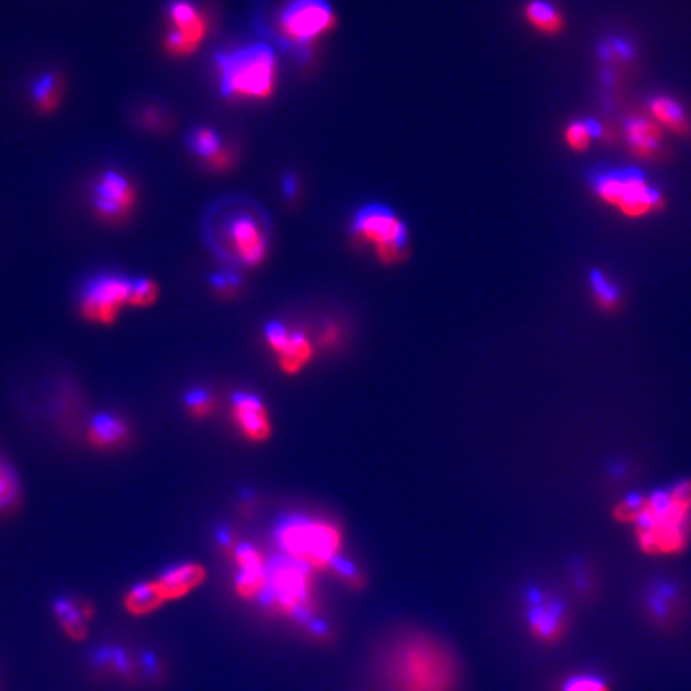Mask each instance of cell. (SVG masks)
I'll return each instance as SVG.
<instances>
[{
	"label": "cell",
	"instance_id": "29",
	"mask_svg": "<svg viewBox=\"0 0 691 691\" xmlns=\"http://www.w3.org/2000/svg\"><path fill=\"white\" fill-rule=\"evenodd\" d=\"M594 133H596V130L592 128L589 122L575 120V122L568 124L567 128H565V143L572 151H588L591 148L592 140H594Z\"/></svg>",
	"mask_w": 691,
	"mask_h": 691
},
{
	"label": "cell",
	"instance_id": "10",
	"mask_svg": "<svg viewBox=\"0 0 691 691\" xmlns=\"http://www.w3.org/2000/svg\"><path fill=\"white\" fill-rule=\"evenodd\" d=\"M223 240L229 255L237 263L255 268L266 258L268 236L252 213L237 212L223 224Z\"/></svg>",
	"mask_w": 691,
	"mask_h": 691
},
{
	"label": "cell",
	"instance_id": "25",
	"mask_svg": "<svg viewBox=\"0 0 691 691\" xmlns=\"http://www.w3.org/2000/svg\"><path fill=\"white\" fill-rule=\"evenodd\" d=\"M21 498L20 480L10 464L0 460V514L12 511Z\"/></svg>",
	"mask_w": 691,
	"mask_h": 691
},
{
	"label": "cell",
	"instance_id": "6",
	"mask_svg": "<svg viewBox=\"0 0 691 691\" xmlns=\"http://www.w3.org/2000/svg\"><path fill=\"white\" fill-rule=\"evenodd\" d=\"M351 231L362 242L375 245L383 263H397L404 256L407 226L386 205L370 204L360 208L352 221Z\"/></svg>",
	"mask_w": 691,
	"mask_h": 691
},
{
	"label": "cell",
	"instance_id": "31",
	"mask_svg": "<svg viewBox=\"0 0 691 691\" xmlns=\"http://www.w3.org/2000/svg\"><path fill=\"white\" fill-rule=\"evenodd\" d=\"M216 402L207 391H192L186 397V408L189 415L196 420H204L215 412Z\"/></svg>",
	"mask_w": 691,
	"mask_h": 691
},
{
	"label": "cell",
	"instance_id": "17",
	"mask_svg": "<svg viewBox=\"0 0 691 691\" xmlns=\"http://www.w3.org/2000/svg\"><path fill=\"white\" fill-rule=\"evenodd\" d=\"M207 580V572L200 564H181L168 568L157 580L165 602L183 599Z\"/></svg>",
	"mask_w": 691,
	"mask_h": 691
},
{
	"label": "cell",
	"instance_id": "13",
	"mask_svg": "<svg viewBox=\"0 0 691 691\" xmlns=\"http://www.w3.org/2000/svg\"><path fill=\"white\" fill-rule=\"evenodd\" d=\"M168 20L173 29L168 32L167 50L173 55L194 53L207 34V21L191 0H173L168 5Z\"/></svg>",
	"mask_w": 691,
	"mask_h": 691
},
{
	"label": "cell",
	"instance_id": "35",
	"mask_svg": "<svg viewBox=\"0 0 691 691\" xmlns=\"http://www.w3.org/2000/svg\"><path fill=\"white\" fill-rule=\"evenodd\" d=\"M284 188L288 196H292L293 192H295L296 189L295 180H292V178H288V180L285 181Z\"/></svg>",
	"mask_w": 691,
	"mask_h": 691
},
{
	"label": "cell",
	"instance_id": "4",
	"mask_svg": "<svg viewBox=\"0 0 691 691\" xmlns=\"http://www.w3.org/2000/svg\"><path fill=\"white\" fill-rule=\"evenodd\" d=\"M221 95L264 98L276 80V56L268 45L256 44L216 55Z\"/></svg>",
	"mask_w": 691,
	"mask_h": 691
},
{
	"label": "cell",
	"instance_id": "23",
	"mask_svg": "<svg viewBox=\"0 0 691 691\" xmlns=\"http://www.w3.org/2000/svg\"><path fill=\"white\" fill-rule=\"evenodd\" d=\"M592 300L604 312H615L621 306L620 287L600 269H592L589 274Z\"/></svg>",
	"mask_w": 691,
	"mask_h": 691
},
{
	"label": "cell",
	"instance_id": "30",
	"mask_svg": "<svg viewBox=\"0 0 691 691\" xmlns=\"http://www.w3.org/2000/svg\"><path fill=\"white\" fill-rule=\"evenodd\" d=\"M160 292L156 282L151 279L132 280V288H130V298H128V306L130 308H149L156 303Z\"/></svg>",
	"mask_w": 691,
	"mask_h": 691
},
{
	"label": "cell",
	"instance_id": "34",
	"mask_svg": "<svg viewBox=\"0 0 691 691\" xmlns=\"http://www.w3.org/2000/svg\"><path fill=\"white\" fill-rule=\"evenodd\" d=\"M79 610H80V615L84 616V620H90V618H93V615H95V610H93L92 605L87 604H80L79 605Z\"/></svg>",
	"mask_w": 691,
	"mask_h": 691
},
{
	"label": "cell",
	"instance_id": "14",
	"mask_svg": "<svg viewBox=\"0 0 691 691\" xmlns=\"http://www.w3.org/2000/svg\"><path fill=\"white\" fill-rule=\"evenodd\" d=\"M232 559L236 562L237 576L234 591L245 602L264 597L268 588L269 562L258 549L250 544H239L232 548Z\"/></svg>",
	"mask_w": 691,
	"mask_h": 691
},
{
	"label": "cell",
	"instance_id": "11",
	"mask_svg": "<svg viewBox=\"0 0 691 691\" xmlns=\"http://www.w3.org/2000/svg\"><path fill=\"white\" fill-rule=\"evenodd\" d=\"M266 344L276 357L280 372L285 375H300L316 356V343L306 333L284 324L269 325Z\"/></svg>",
	"mask_w": 691,
	"mask_h": 691
},
{
	"label": "cell",
	"instance_id": "33",
	"mask_svg": "<svg viewBox=\"0 0 691 691\" xmlns=\"http://www.w3.org/2000/svg\"><path fill=\"white\" fill-rule=\"evenodd\" d=\"M213 285H215L216 292H220L221 295H231V293L236 292L239 280L232 276H218L213 280Z\"/></svg>",
	"mask_w": 691,
	"mask_h": 691
},
{
	"label": "cell",
	"instance_id": "21",
	"mask_svg": "<svg viewBox=\"0 0 691 691\" xmlns=\"http://www.w3.org/2000/svg\"><path fill=\"white\" fill-rule=\"evenodd\" d=\"M525 20L544 36H557L565 29V18L549 0H530L525 5Z\"/></svg>",
	"mask_w": 691,
	"mask_h": 691
},
{
	"label": "cell",
	"instance_id": "20",
	"mask_svg": "<svg viewBox=\"0 0 691 691\" xmlns=\"http://www.w3.org/2000/svg\"><path fill=\"white\" fill-rule=\"evenodd\" d=\"M680 602L682 597L679 589L668 583L655 584L645 597L648 613L656 623L668 624L672 618H676Z\"/></svg>",
	"mask_w": 691,
	"mask_h": 691
},
{
	"label": "cell",
	"instance_id": "7",
	"mask_svg": "<svg viewBox=\"0 0 691 691\" xmlns=\"http://www.w3.org/2000/svg\"><path fill=\"white\" fill-rule=\"evenodd\" d=\"M132 280L120 274H101L85 285L80 296V314L93 324L111 325L128 306Z\"/></svg>",
	"mask_w": 691,
	"mask_h": 691
},
{
	"label": "cell",
	"instance_id": "15",
	"mask_svg": "<svg viewBox=\"0 0 691 691\" xmlns=\"http://www.w3.org/2000/svg\"><path fill=\"white\" fill-rule=\"evenodd\" d=\"M232 421L240 436L252 444H264L272 436L271 415L263 400L253 394H237L232 399Z\"/></svg>",
	"mask_w": 691,
	"mask_h": 691
},
{
	"label": "cell",
	"instance_id": "19",
	"mask_svg": "<svg viewBox=\"0 0 691 691\" xmlns=\"http://www.w3.org/2000/svg\"><path fill=\"white\" fill-rule=\"evenodd\" d=\"M650 114L656 124L671 130L676 135L687 136L691 133V122L687 111L679 101L671 96H656L650 101Z\"/></svg>",
	"mask_w": 691,
	"mask_h": 691
},
{
	"label": "cell",
	"instance_id": "18",
	"mask_svg": "<svg viewBox=\"0 0 691 691\" xmlns=\"http://www.w3.org/2000/svg\"><path fill=\"white\" fill-rule=\"evenodd\" d=\"M130 437V426L127 421L116 415H100L93 420L88 429V440L93 447L108 450L120 447Z\"/></svg>",
	"mask_w": 691,
	"mask_h": 691
},
{
	"label": "cell",
	"instance_id": "16",
	"mask_svg": "<svg viewBox=\"0 0 691 691\" xmlns=\"http://www.w3.org/2000/svg\"><path fill=\"white\" fill-rule=\"evenodd\" d=\"M624 133L628 149L637 159L653 160L663 148V130L650 117H631L626 122Z\"/></svg>",
	"mask_w": 691,
	"mask_h": 691
},
{
	"label": "cell",
	"instance_id": "9",
	"mask_svg": "<svg viewBox=\"0 0 691 691\" xmlns=\"http://www.w3.org/2000/svg\"><path fill=\"white\" fill-rule=\"evenodd\" d=\"M279 23L287 40L304 47L332 28L333 10L327 0H290Z\"/></svg>",
	"mask_w": 691,
	"mask_h": 691
},
{
	"label": "cell",
	"instance_id": "2",
	"mask_svg": "<svg viewBox=\"0 0 691 691\" xmlns=\"http://www.w3.org/2000/svg\"><path fill=\"white\" fill-rule=\"evenodd\" d=\"M282 557L311 572H333L343 559L344 535L338 525L316 517H292L276 530Z\"/></svg>",
	"mask_w": 691,
	"mask_h": 691
},
{
	"label": "cell",
	"instance_id": "8",
	"mask_svg": "<svg viewBox=\"0 0 691 691\" xmlns=\"http://www.w3.org/2000/svg\"><path fill=\"white\" fill-rule=\"evenodd\" d=\"M525 626L538 644L554 647L567 637L570 629L567 605L559 597L535 589L528 594Z\"/></svg>",
	"mask_w": 691,
	"mask_h": 691
},
{
	"label": "cell",
	"instance_id": "5",
	"mask_svg": "<svg viewBox=\"0 0 691 691\" xmlns=\"http://www.w3.org/2000/svg\"><path fill=\"white\" fill-rule=\"evenodd\" d=\"M592 191L604 204L615 207L631 220L660 212L666 197L637 172L600 173L592 181Z\"/></svg>",
	"mask_w": 691,
	"mask_h": 691
},
{
	"label": "cell",
	"instance_id": "22",
	"mask_svg": "<svg viewBox=\"0 0 691 691\" xmlns=\"http://www.w3.org/2000/svg\"><path fill=\"white\" fill-rule=\"evenodd\" d=\"M165 604L164 596L157 581H146L128 591L124 599L128 613L135 616L149 615Z\"/></svg>",
	"mask_w": 691,
	"mask_h": 691
},
{
	"label": "cell",
	"instance_id": "28",
	"mask_svg": "<svg viewBox=\"0 0 691 691\" xmlns=\"http://www.w3.org/2000/svg\"><path fill=\"white\" fill-rule=\"evenodd\" d=\"M192 151L197 156L218 157L221 151V138L218 133L213 132L212 128H196L189 138Z\"/></svg>",
	"mask_w": 691,
	"mask_h": 691
},
{
	"label": "cell",
	"instance_id": "3",
	"mask_svg": "<svg viewBox=\"0 0 691 691\" xmlns=\"http://www.w3.org/2000/svg\"><path fill=\"white\" fill-rule=\"evenodd\" d=\"M314 575L316 573L309 568L282 557L269 564L268 588L264 597L274 612L306 624L311 634L316 632L317 639H322L324 634L312 624L316 613Z\"/></svg>",
	"mask_w": 691,
	"mask_h": 691
},
{
	"label": "cell",
	"instance_id": "32",
	"mask_svg": "<svg viewBox=\"0 0 691 691\" xmlns=\"http://www.w3.org/2000/svg\"><path fill=\"white\" fill-rule=\"evenodd\" d=\"M341 336H343V330H341L340 325L335 324V322L325 324L324 328L320 330L319 346L325 349L335 348L336 344H340Z\"/></svg>",
	"mask_w": 691,
	"mask_h": 691
},
{
	"label": "cell",
	"instance_id": "24",
	"mask_svg": "<svg viewBox=\"0 0 691 691\" xmlns=\"http://www.w3.org/2000/svg\"><path fill=\"white\" fill-rule=\"evenodd\" d=\"M53 612L60 621L64 631L72 640L82 642L87 637V626H85L84 616L80 615L79 607L72 604L71 600H56L53 605Z\"/></svg>",
	"mask_w": 691,
	"mask_h": 691
},
{
	"label": "cell",
	"instance_id": "12",
	"mask_svg": "<svg viewBox=\"0 0 691 691\" xmlns=\"http://www.w3.org/2000/svg\"><path fill=\"white\" fill-rule=\"evenodd\" d=\"M135 200L136 191L132 181L114 170L101 175L93 186V210L101 220L111 223L124 220L135 207Z\"/></svg>",
	"mask_w": 691,
	"mask_h": 691
},
{
	"label": "cell",
	"instance_id": "1",
	"mask_svg": "<svg viewBox=\"0 0 691 691\" xmlns=\"http://www.w3.org/2000/svg\"><path fill=\"white\" fill-rule=\"evenodd\" d=\"M380 691H460L461 663L450 645L420 628H399L376 648Z\"/></svg>",
	"mask_w": 691,
	"mask_h": 691
},
{
	"label": "cell",
	"instance_id": "26",
	"mask_svg": "<svg viewBox=\"0 0 691 691\" xmlns=\"http://www.w3.org/2000/svg\"><path fill=\"white\" fill-rule=\"evenodd\" d=\"M32 96L42 111L48 112L60 101V84L53 74H44L32 84Z\"/></svg>",
	"mask_w": 691,
	"mask_h": 691
},
{
	"label": "cell",
	"instance_id": "27",
	"mask_svg": "<svg viewBox=\"0 0 691 691\" xmlns=\"http://www.w3.org/2000/svg\"><path fill=\"white\" fill-rule=\"evenodd\" d=\"M559 691H613V688L604 676L594 672H578L567 677Z\"/></svg>",
	"mask_w": 691,
	"mask_h": 691
}]
</instances>
